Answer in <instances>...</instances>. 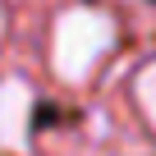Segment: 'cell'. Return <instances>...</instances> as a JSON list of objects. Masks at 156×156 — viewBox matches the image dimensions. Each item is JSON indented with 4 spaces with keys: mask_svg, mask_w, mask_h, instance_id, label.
Listing matches in <instances>:
<instances>
[{
    "mask_svg": "<svg viewBox=\"0 0 156 156\" xmlns=\"http://www.w3.org/2000/svg\"><path fill=\"white\" fill-rule=\"evenodd\" d=\"M119 23L101 5H64L51 23V73L78 87L97 73V64L115 51Z\"/></svg>",
    "mask_w": 156,
    "mask_h": 156,
    "instance_id": "obj_1",
    "label": "cell"
},
{
    "mask_svg": "<svg viewBox=\"0 0 156 156\" xmlns=\"http://www.w3.org/2000/svg\"><path fill=\"white\" fill-rule=\"evenodd\" d=\"M32 115H37L32 83L19 78V73L0 78V147L5 151H28V142H32Z\"/></svg>",
    "mask_w": 156,
    "mask_h": 156,
    "instance_id": "obj_2",
    "label": "cell"
},
{
    "mask_svg": "<svg viewBox=\"0 0 156 156\" xmlns=\"http://www.w3.org/2000/svg\"><path fill=\"white\" fill-rule=\"evenodd\" d=\"M133 101H138L142 119L156 129V60H147V64L133 73Z\"/></svg>",
    "mask_w": 156,
    "mask_h": 156,
    "instance_id": "obj_3",
    "label": "cell"
},
{
    "mask_svg": "<svg viewBox=\"0 0 156 156\" xmlns=\"http://www.w3.org/2000/svg\"><path fill=\"white\" fill-rule=\"evenodd\" d=\"M0 37H5V5H0Z\"/></svg>",
    "mask_w": 156,
    "mask_h": 156,
    "instance_id": "obj_4",
    "label": "cell"
}]
</instances>
